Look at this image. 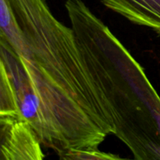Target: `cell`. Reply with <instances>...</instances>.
Wrapping results in <instances>:
<instances>
[{
  "instance_id": "obj_5",
  "label": "cell",
  "mask_w": 160,
  "mask_h": 160,
  "mask_svg": "<svg viewBox=\"0 0 160 160\" xmlns=\"http://www.w3.org/2000/svg\"><path fill=\"white\" fill-rule=\"evenodd\" d=\"M120 157L117 155L106 153L100 149L79 151L70 153L66 159L69 160H105V159H120Z\"/></svg>"
},
{
  "instance_id": "obj_4",
  "label": "cell",
  "mask_w": 160,
  "mask_h": 160,
  "mask_svg": "<svg viewBox=\"0 0 160 160\" xmlns=\"http://www.w3.org/2000/svg\"><path fill=\"white\" fill-rule=\"evenodd\" d=\"M0 116H19L17 98L6 67L0 56Z\"/></svg>"
},
{
  "instance_id": "obj_2",
  "label": "cell",
  "mask_w": 160,
  "mask_h": 160,
  "mask_svg": "<svg viewBox=\"0 0 160 160\" xmlns=\"http://www.w3.org/2000/svg\"><path fill=\"white\" fill-rule=\"evenodd\" d=\"M107 9L160 37V0H99Z\"/></svg>"
},
{
  "instance_id": "obj_3",
  "label": "cell",
  "mask_w": 160,
  "mask_h": 160,
  "mask_svg": "<svg viewBox=\"0 0 160 160\" xmlns=\"http://www.w3.org/2000/svg\"><path fill=\"white\" fill-rule=\"evenodd\" d=\"M3 160H41L42 145L29 123L18 118L2 148Z\"/></svg>"
},
{
  "instance_id": "obj_1",
  "label": "cell",
  "mask_w": 160,
  "mask_h": 160,
  "mask_svg": "<svg viewBox=\"0 0 160 160\" xmlns=\"http://www.w3.org/2000/svg\"><path fill=\"white\" fill-rule=\"evenodd\" d=\"M65 9L78 48L105 97L114 136L138 160H160V96L145 70L83 0Z\"/></svg>"
},
{
  "instance_id": "obj_6",
  "label": "cell",
  "mask_w": 160,
  "mask_h": 160,
  "mask_svg": "<svg viewBox=\"0 0 160 160\" xmlns=\"http://www.w3.org/2000/svg\"><path fill=\"white\" fill-rule=\"evenodd\" d=\"M18 118L11 116H0V160H3L2 148L9 138L14 123Z\"/></svg>"
}]
</instances>
